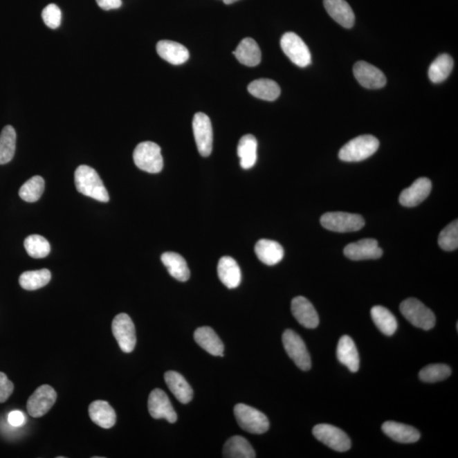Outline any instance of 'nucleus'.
<instances>
[{"mask_svg": "<svg viewBox=\"0 0 458 458\" xmlns=\"http://www.w3.org/2000/svg\"><path fill=\"white\" fill-rule=\"evenodd\" d=\"M75 185L78 192L100 202L110 200L102 180L95 169L82 165L75 172Z\"/></svg>", "mask_w": 458, "mask_h": 458, "instance_id": "1", "label": "nucleus"}, {"mask_svg": "<svg viewBox=\"0 0 458 458\" xmlns=\"http://www.w3.org/2000/svg\"><path fill=\"white\" fill-rule=\"evenodd\" d=\"M379 141L373 135H362L345 145L339 152V158L347 163H358L369 158L377 152Z\"/></svg>", "mask_w": 458, "mask_h": 458, "instance_id": "2", "label": "nucleus"}, {"mask_svg": "<svg viewBox=\"0 0 458 458\" xmlns=\"http://www.w3.org/2000/svg\"><path fill=\"white\" fill-rule=\"evenodd\" d=\"M135 165L149 174H158L163 168V158L160 146L156 143L146 141L137 145L134 152Z\"/></svg>", "mask_w": 458, "mask_h": 458, "instance_id": "3", "label": "nucleus"}, {"mask_svg": "<svg viewBox=\"0 0 458 458\" xmlns=\"http://www.w3.org/2000/svg\"><path fill=\"white\" fill-rule=\"evenodd\" d=\"M234 412L235 419L242 430L257 434L268 430V419L257 409L240 403L235 405Z\"/></svg>", "mask_w": 458, "mask_h": 458, "instance_id": "4", "label": "nucleus"}, {"mask_svg": "<svg viewBox=\"0 0 458 458\" xmlns=\"http://www.w3.org/2000/svg\"><path fill=\"white\" fill-rule=\"evenodd\" d=\"M401 313L407 321L416 328L423 330L433 329L435 317L433 311L415 298H409L401 302Z\"/></svg>", "mask_w": 458, "mask_h": 458, "instance_id": "5", "label": "nucleus"}, {"mask_svg": "<svg viewBox=\"0 0 458 458\" xmlns=\"http://www.w3.org/2000/svg\"><path fill=\"white\" fill-rule=\"evenodd\" d=\"M322 226L329 231L338 232H356L365 225L361 215L347 212H328L321 217Z\"/></svg>", "mask_w": 458, "mask_h": 458, "instance_id": "6", "label": "nucleus"}, {"mask_svg": "<svg viewBox=\"0 0 458 458\" xmlns=\"http://www.w3.org/2000/svg\"><path fill=\"white\" fill-rule=\"evenodd\" d=\"M281 48L288 59L300 67L309 66L311 55L307 45L295 33H286L280 41Z\"/></svg>", "mask_w": 458, "mask_h": 458, "instance_id": "7", "label": "nucleus"}, {"mask_svg": "<svg viewBox=\"0 0 458 458\" xmlns=\"http://www.w3.org/2000/svg\"><path fill=\"white\" fill-rule=\"evenodd\" d=\"M112 333L123 352L130 353L136 345V331L132 319L126 313L116 316L111 324Z\"/></svg>", "mask_w": 458, "mask_h": 458, "instance_id": "8", "label": "nucleus"}, {"mask_svg": "<svg viewBox=\"0 0 458 458\" xmlns=\"http://www.w3.org/2000/svg\"><path fill=\"white\" fill-rule=\"evenodd\" d=\"M283 344L287 354L300 369L309 371L311 367V356L305 343L297 333L287 329L283 335Z\"/></svg>", "mask_w": 458, "mask_h": 458, "instance_id": "9", "label": "nucleus"}, {"mask_svg": "<svg viewBox=\"0 0 458 458\" xmlns=\"http://www.w3.org/2000/svg\"><path fill=\"white\" fill-rule=\"evenodd\" d=\"M314 437L329 448L344 452L351 448V442L344 431L330 424L322 423L313 428Z\"/></svg>", "mask_w": 458, "mask_h": 458, "instance_id": "10", "label": "nucleus"}, {"mask_svg": "<svg viewBox=\"0 0 458 458\" xmlns=\"http://www.w3.org/2000/svg\"><path fill=\"white\" fill-rule=\"evenodd\" d=\"M193 131L199 153L203 157L211 155L213 144V131L211 120L202 112L195 114L193 119Z\"/></svg>", "mask_w": 458, "mask_h": 458, "instance_id": "11", "label": "nucleus"}, {"mask_svg": "<svg viewBox=\"0 0 458 458\" xmlns=\"http://www.w3.org/2000/svg\"><path fill=\"white\" fill-rule=\"evenodd\" d=\"M57 399L55 390L48 385L39 386L29 397L27 403L28 412L33 418H41L53 407Z\"/></svg>", "mask_w": 458, "mask_h": 458, "instance_id": "12", "label": "nucleus"}, {"mask_svg": "<svg viewBox=\"0 0 458 458\" xmlns=\"http://www.w3.org/2000/svg\"><path fill=\"white\" fill-rule=\"evenodd\" d=\"M148 408L153 419H164L171 423H176L178 419L170 400L163 390L155 389L149 394Z\"/></svg>", "mask_w": 458, "mask_h": 458, "instance_id": "13", "label": "nucleus"}, {"mask_svg": "<svg viewBox=\"0 0 458 458\" xmlns=\"http://www.w3.org/2000/svg\"><path fill=\"white\" fill-rule=\"evenodd\" d=\"M353 73L363 87L369 89H379L385 87L386 77L382 71L365 62H356Z\"/></svg>", "mask_w": 458, "mask_h": 458, "instance_id": "14", "label": "nucleus"}, {"mask_svg": "<svg viewBox=\"0 0 458 458\" xmlns=\"http://www.w3.org/2000/svg\"><path fill=\"white\" fill-rule=\"evenodd\" d=\"M345 256L353 261L372 260L382 257L383 250L376 239H364L349 244L344 250Z\"/></svg>", "mask_w": 458, "mask_h": 458, "instance_id": "15", "label": "nucleus"}, {"mask_svg": "<svg viewBox=\"0 0 458 458\" xmlns=\"http://www.w3.org/2000/svg\"><path fill=\"white\" fill-rule=\"evenodd\" d=\"M432 190V183L429 178L416 179L410 187L405 189L400 194L401 205L405 208H414L429 196Z\"/></svg>", "mask_w": 458, "mask_h": 458, "instance_id": "16", "label": "nucleus"}, {"mask_svg": "<svg viewBox=\"0 0 458 458\" xmlns=\"http://www.w3.org/2000/svg\"><path fill=\"white\" fill-rule=\"evenodd\" d=\"M291 311L293 316L300 324L306 329H315L319 324V317L313 304L303 296H297L292 300Z\"/></svg>", "mask_w": 458, "mask_h": 458, "instance_id": "17", "label": "nucleus"}, {"mask_svg": "<svg viewBox=\"0 0 458 458\" xmlns=\"http://www.w3.org/2000/svg\"><path fill=\"white\" fill-rule=\"evenodd\" d=\"M327 12L337 24L345 28H351L355 24V15L345 0H324Z\"/></svg>", "mask_w": 458, "mask_h": 458, "instance_id": "18", "label": "nucleus"}, {"mask_svg": "<svg viewBox=\"0 0 458 458\" xmlns=\"http://www.w3.org/2000/svg\"><path fill=\"white\" fill-rule=\"evenodd\" d=\"M337 358L348 369L356 373L359 369L360 358L354 341L350 336L340 338L337 347Z\"/></svg>", "mask_w": 458, "mask_h": 458, "instance_id": "19", "label": "nucleus"}, {"mask_svg": "<svg viewBox=\"0 0 458 458\" xmlns=\"http://www.w3.org/2000/svg\"><path fill=\"white\" fill-rule=\"evenodd\" d=\"M156 51L160 57L172 65H182L190 58L189 51L183 45L174 41H160L156 45Z\"/></svg>", "mask_w": 458, "mask_h": 458, "instance_id": "20", "label": "nucleus"}, {"mask_svg": "<svg viewBox=\"0 0 458 458\" xmlns=\"http://www.w3.org/2000/svg\"><path fill=\"white\" fill-rule=\"evenodd\" d=\"M382 430L392 440L404 444L415 443L420 439L419 431L407 424L387 421L383 424Z\"/></svg>", "mask_w": 458, "mask_h": 458, "instance_id": "21", "label": "nucleus"}, {"mask_svg": "<svg viewBox=\"0 0 458 458\" xmlns=\"http://www.w3.org/2000/svg\"><path fill=\"white\" fill-rule=\"evenodd\" d=\"M195 342L212 356H223L224 345L216 332L210 327H201L195 330Z\"/></svg>", "mask_w": 458, "mask_h": 458, "instance_id": "22", "label": "nucleus"}, {"mask_svg": "<svg viewBox=\"0 0 458 458\" xmlns=\"http://www.w3.org/2000/svg\"><path fill=\"white\" fill-rule=\"evenodd\" d=\"M255 253L262 264L273 266L279 264L284 256V250L280 243L270 239H260L255 246Z\"/></svg>", "mask_w": 458, "mask_h": 458, "instance_id": "23", "label": "nucleus"}, {"mask_svg": "<svg viewBox=\"0 0 458 458\" xmlns=\"http://www.w3.org/2000/svg\"><path fill=\"white\" fill-rule=\"evenodd\" d=\"M164 378L169 390L180 403H190L193 399V390L183 375L174 371H168L165 374Z\"/></svg>", "mask_w": 458, "mask_h": 458, "instance_id": "24", "label": "nucleus"}, {"mask_svg": "<svg viewBox=\"0 0 458 458\" xmlns=\"http://www.w3.org/2000/svg\"><path fill=\"white\" fill-rule=\"evenodd\" d=\"M89 414L92 421L103 429H111L115 425L116 412L106 401H93L89 405Z\"/></svg>", "mask_w": 458, "mask_h": 458, "instance_id": "25", "label": "nucleus"}, {"mask_svg": "<svg viewBox=\"0 0 458 458\" xmlns=\"http://www.w3.org/2000/svg\"><path fill=\"white\" fill-rule=\"evenodd\" d=\"M217 273L221 282L228 288H235L241 282V271L237 262L231 257H223L217 266Z\"/></svg>", "mask_w": 458, "mask_h": 458, "instance_id": "26", "label": "nucleus"}, {"mask_svg": "<svg viewBox=\"0 0 458 458\" xmlns=\"http://www.w3.org/2000/svg\"><path fill=\"white\" fill-rule=\"evenodd\" d=\"M236 59L247 66H257L262 61V52L257 43L251 37H246L232 52Z\"/></svg>", "mask_w": 458, "mask_h": 458, "instance_id": "27", "label": "nucleus"}, {"mask_svg": "<svg viewBox=\"0 0 458 458\" xmlns=\"http://www.w3.org/2000/svg\"><path fill=\"white\" fill-rule=\"evenodd\" d=\"M161 262L167 268V271L172 277L180 281L186 282L190 280V272L187 265L185 259L179 254L175 253H165L161 255Z\"/></svg>", "mask_w": 458, "mask_h": 458, "instance_id": "28", "label": "nucleus"}, {"mask_svg": "<svg viewBox=\"0 0 458 458\" xmlns=\"http://www.w3.org/2000/svg\"><path fill=\"white\" fill-rule=\"evenodd\" d=\"M240 166L243 169H250L255 166L257 160V140L251 134H246L240 138L237 149Z\"/></svg>", "mask_w": 458, "mask_h": 458, "instance_id": "29", "label": "nucleus"}, {"mask_svg": "<svg viewBox=\"0 0 458 458\" xmlns=\"http://www.w3.org/2000/svg\"><path fill=\"white\" fill-rule=\"evenodd\" d=\"M248 91L251 95L258 99L274 101L280 97L281 89L276 82L266 78H260L250 82L248 86Z\"/></svg>", "mask_w": 458, "mask_h": 458, "instance_id": "30", "label": "nucleus"}, {"mask_svg": "<svg viewBox=\"0 0 458 458\" xmlns=\"http://www.w3.org/2000/svg\"><path fill=\"white\" fill-rule=\"evenodd\" d=\"M223 457L228 458H254L256 452L246 438L242 437H232L226 443L223 448Z\"/></svg>", "mask_w": 458, "mask_h": 458, "instance_id": "31", "label": "nucleus"}, {"mask_svg": "<svg viewBox=\"0 0 458 458\" xmlns=\"http://www.w3.org/2000/svg\"><path fill=\"white\" fill-rule=\"evenodd\" d=\"M373 321L385 336H392L397 329V321L394 315L384 306H375L371 310Z\"/></svg>", "mask_w": 458, "mask_h": 458, "instance_id": "32", "label": "nucleus"}, {"mask_svg": "<svg viewBox=\"0 0 458 458\" xmlns=\"http://www.w3.org/2000/svg\"><path fill=\"white\" fill-rule=\"evenodd\" d=\"M17 133L12 126H6L0 134V165L9 163L16 152Z\"/></svg>", "mask_w": 458, "mask_h": 458, "instance_id": "33", "label": "nucleus"}, {"mask_svg": "<svg viewBox=\"0 0 458 458\" xmlns=\"http://www.w3.org/2000/svg\"><path fill=\"white\" fill-rule=\"evenodd\" d=\"M454 62L452 56L448 54L439 55L432 62L429 69L430 80L434 84H441L449 77L453 69Z\"/></svg>", "mask_w": 458, "mask_h": 458, "instance_id": "34", "label": "nucleus"}, {"mask_svg": "<svg viewBox=\"0 0 458 458\" xmlns=\"http://www.w3.org/2000/svg\"><path fill=\"white\" fill-rule=\"evenodd\" d=\"M51 280V273L50 270H35V271H28L22 273L20 279H19V284L26 291H36L50 283Z\"/></svg>", "mask_w": 458, "mask_h": 458, "instance_id": "35", "label": "nucleus"}, {"mask_svg": "<svg viewBox=\"0 0 458 458\" xmlns=\"http://www.w3.org/2000/svg\"><path fill=\"white\" fill-rule=\"evenodd\" d=\"M44 186L45 183L42 176H33L21 187L20 190H19V195L26 202H36L42 196Z\"/></svg>", "mask_w": 458, "mask_h": 458, "instance_id": "36", "label": "nucleus"}, {"mask_svg": "<svg viewBox=\"0 0 458 458\" xmlns=\"http://www.w3.org/2000/svg\"><path fill=\"white\" fill-rule=\"evenodd\" d=\"M24 246L30 257L44 258L51 253V245L43 236L33 235L25 239Z\"/></svg>", "mask_w": 458, "mask_h": 458, "instance_id": "37", "label": "nucleus"}, {"mask_svg": "<svg viewBox=\"0 0 458 458\" xmlns=\"http://www.w3.org/2000/svg\"><path fill=\"white\" fill-rule=\"evenodd\" d=\"M450 374L452 370L446 364H431L419 372V378L423 382L435 383L445 381Z\"/></svg>", "mask_w": 458, "mask_h": 458, "instance_id": "38", "label": "nucleus"}, {"mask_svg": "<svg viewBox=\"0 0 458 458\" xmlns=\"http://www.w3.org/2000/svg\"><path fill=\"white\" fill-rule=\"evenodd\" d=\"M442 250L452 251L458 247V221H453L441 232L438 239Z\"/></svg>", "mask_w": 458, "mask_h": 458, "instance_id": "39", "label": "nucleus"}, {"mask_svg": "<svg viewBox=\"0 0 458 458\" xmlns=\"http://www.w3.org/2000/svg\"><path fill=\"white\" fill-rule=\"evenodd\" d=\"M42 17L44 24L51 29L59 27L62 22V11L55 3H51L43 10Z\"/></svg>", "mask_w": 458, "mask_h": 458, "instance_id": "40", "label": "nucleus"}, {"mask_svg": "<svg viewBox=\"0 0 458 458\" xmlns=\"http://www.w3.org/2000/svg\"><path fill=\"white\" fill-rule=\"evenodd\" d=\"M14 385L6 374L0 372V403H6L13 393Z\"/></svg>", "mask_w": 458, "mask_h": 458, "instance_id": "41", "label": "nucleus"}, {"mask_svg": "<svg viewBox=\"0 0 458 458\" xmlns=\"http://www.w3.org/2000/svg\"><path fill=\"white\" fill-rule=\"evenodd\" d=\"M8 421L11 426L21 427L26 423V416L21 411H13L9 414Z\"/></svg>", "mask_w": 458, "mask_h": 458, "instance_id": "42", "label": "nucleus"}, {"mask_svg": "<svg viewBox=\"0 0 458 458\" xmlns=\"http://www.w3.org/2000/svg\"><path fill=\"white\" fill-rule=\"evenodd\" d=\"M98 6L104 10L118 9L122 6V0H96Z\"/></svg>", "mask_w": 458, "mask_h": 458, "instance_id": "43", "label": "nucleus"}, {"mask_svg": "<svg viewBox=\"0 0 458 458\" xmlns=\"http://www.w3.org/2000/svg\"><path fill=\"white\" fill-rule=\"evenodd\" d=\"M223 1L224 3H226V5H231V3L239 1V0H223Z\"/></svg>", "mask_w": 458, "mask_h": 458, "instance_id": "44", "label": "nucleus"}]
</instances>
